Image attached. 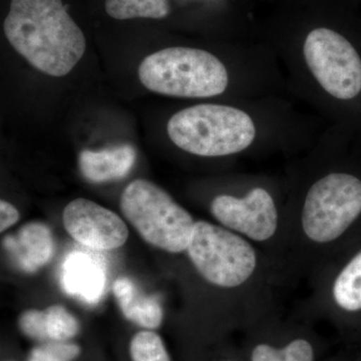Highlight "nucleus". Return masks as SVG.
Wrapping results in <instances>:
<instances>
[{"mask_svg":"<svg viewBox=\"0 0 361 361\" xmlns=\"http://www.w3.org/2000/svg\"><path fill=\"white\" fill-rule=\"evenodd\" d=\"M137 153L130 145L92 151L85 149L78 157V166L85 179L94 183L123 179L134 167Z\"/></svg>","mask_w":361,"mask_h":361,"instance_id":"obj_11","label":"nucleus"},{"mask_svg":"<svg viewBox=\"0 0 361 361\" xmlns=\"http://www.w3.org/2000/svg\"><path fill=\"white\" fill-rule=\"evenodd\" d=\"M211 212L225 227L255 241L270 239L277 230L276 206L263 188H255L243 198L220 195L212 201Z\"/></svg>","mask_w":361,"mask_h":361,"instance_id":"obj_8","label":"nucleus"},{"mask_svg":"<svg viewBox=\"0 0 361 361\" xmlns=\"http://www.w3.org/2000/svg\"><path fill=\"white\" fill-rule=\"evenodd\" d=\"M44 318V310H27L20 315L18 325L26 336L37 341H47Z\"/></svg>","mask_w":361,"mask_h":361,"instance_id":"obj_19","label":"nucleus"},{"mask_svg":"<svg viewBox=\"0 0 361 361\" xmlns=\"http://www.w3.org/2000/svg\"><path fill=\"white\" fill-rule=\"evenodd\" d=\"M147 89L164 96L211 97L223 94L229 78L222 61L192 47H168L149 54L139 66Z\"/></svg>","mask_w":361,"mask_h":361,"instance_id":"obj_3","label":"nucleus"},{"mask_svg":"<svg viewBox=\"0 0 361 361\" xmlns=\"http://www.w3.org/2000/svg\"><path fill=\"white\" fill-rule=\"evenodd\" d=\"M334 298L342 310H361V252L337 276L334 285Z\"/></svg>","mask_w":361,"mask_h":361,"instance_id":"obj_14","label":"nucleus"},{"mask_svg":"<svg viewBox=\"0 0 361 361\" xmlns=\"http://www.w3.org/2000/svg\"><path fill=\"white\" fill-rule=\"evenodd\" d=\"M7 250L26 272H35L51 260L54 240L49 226L32 222L20 228L16 237H7L4 242Z\"/></svg>","mask_w":361,"mask_h":361,"instance_id":"obj_10","label":"nucleus"},{"mask_svg":"<svg viewBox=\"0 0 361 361\" xmlns=\"http://www.w3.org/2000/svg\"><path fill=\"white\" fill-rule=\"evenodd\" d=\"M106 11L115 20H161L170 11L168 0H106Z\"/></svg>","mask_w":361,"mask_h":361,"instance_id":"obj_15","label":"nucleus"},{"mask_svg":"<svg viewBox=\"0 0 361 361\" xmlns=\"http://www.w3.org/2000/svg\"><path fill=\"white\" fill-rule=\"evenodd\" d=\"M20 220L18 209L8 202H0V231L4 232Z\"/></svg>","mask_w":361,"mask_h":361,"instance_id":"obj_21","label":"nucleus"},{"mask_svg":"<svg viewBox=\"0 0 361 361\" xmlns=\"http://www.w3.org/2000/svg\"><path fill=\"white\" fill-rule=\"evenodd\" d=\"M66 232L78 243L94 250L120 248L129 238V229L113 211L78 198L66 205L63 213Z\"/></svg>","mask_w":361,"mask_h":361,"instance_id":"obj_9","label":"nucleus"},{"mask_svg":"<svg viewBox=\"0 0 361 361\" xmlns=\"http://www.w3.org/2000/svg\"><path fill=\"white\" fill-rule=\"evenodd\" d=\"M80 353L77 344L52 341L33 348L27 361H73Z\"/></svg>","mask_w":361,"mask_h":361,"instance_id":"obj_18","label":"nucleus"},{"mask_svg":"<svg viewBox=\"0 0 361 361\" xmlns=\"http://www.w3.org/2000/svg\"><path fill=\"white\" fill-rule=\"evenodd\" d=\"M9 44L35 68L61 78L85 51V37L61 0H11L4 20Z\"/></svg>","mask_w":361,"mask_h":361,"instance_id":"obj_1","label":"nucleus"},{"mask_svg":"<svg viewBox=\"0 0 361 361\" xmlns=\"http://www.w3.org/2000/svg\"><path fill=\"white\" fill-rule=\"evenodd\" d=\"M171 141L188 153L202 157L233 155L248 148L256 129L245 111L223 104H198L170 118Z\"/></svg>","mask_w":361,"mask_h":361,"instance_id":"obj_2","label":"nucleus"},{"mask_svg":"<svg viewBox=\"0 0 361 361\" xmlns=\"http://www.w3.org/2000/svg\"><path fill=\"white\" fill-rule=\"evenodd\" d=\"M251 361H283L280 350H277L268 344H259L253 349Z\"/></svg>","mask_w":361,"mask_h":361,"instance_id":"obj_22","label":"nucleus"},{"mask_svg":"<svg viewBox=\"0 0 361 361\" xmlns=\"http://www.w3.org/2000/svg\"><path fill=\"white\" fill-rule=\"evenodd\" d=\"M44 314L47 339L56 342H65L78 334L80 324L77 318L68 312L63 306H49L44 310Z\"/></svg>","mask_w":361,"mask_h":361,"instance_id":"obj_16","label":"nucleus"},{"mask_svg":"<svg viewBox=\"0 0 361 361\" xmlns=\"http://www.w3.org/2000/svg\"><path fill=\"white\" fill-rule=\"evenodd\" d=\"M187 252L207 281L224 288L245 283L257 263L255 251L245 239L206 221L195 224Z\"/></svg>","mask_w":361,"mask_h":361,"instance_id":"obj_5","label":"nucleus"},{"mask_svg":"<svg viewBox=\"0 0 361 361\" xmlns=\"http://www.w3.org/2000/svg\"><path fill=\"white\" fill-rule=\"evenodd\" d=\"M113 290L127 319L145 329H154L160 326L164 312L156 297L145 294L127 277L116 279Z\"/></svg>","mask_w":361,"mask_h":361,"instance_id":"obj_12","label":"nucleus"},{"mask_svg":"<svg viewBox=\"0 0 361 361\" xmlns=\"http://www.w3.org/2000/svg\"><path fill=\"white\" fill-rule=\"evenodd\" d=\"M280 355L283 361H313L314 353L312 346L305 339H295L280 349Z\"/></svg>","mask_w":361,"mask_h":361,"instance_id":"obj_20","label":"nucleus"},{"mask_svg":"<svg viewBox=\"0 0 361 361\" xmlns=\"http://www.w3.org/2000/svg\"><path fill=\"white\" fill-rule=\"evenodd\" d=\"M63 283L68 293L94 303L103 293L106 278L103 268L96 261L84 254L75 253L66 260Z\"/></svg>","mask_w":361,"mask_h":361,"instance_id":"obj_13","label":"nucleus"},{"mask_svg":"<svg viewBox=\"0 0 361 361\" xmlns=\"http://www.w3.org/2000/svg\"><path fill=\"white\" fill-rule=\"evenodd\" d=\"M130 353L133 361H171L160 336L148 330L133 337Z\"/></svg>","mask_w":361,"mask_h":361,"instance_id":"obj_17","label":"nucleus"},{"mask_svg":"<svg viewBox=\"0 0 361 361\" xmlns=\"http://www.w3.org/2000/svg\"><path fill=\"white\" fill-rule=\"evenodd\" d=\"M121 210L145 241L170 253L187 251L196 223L154 183L133 180L123 190Z\"/></svg>","mask_w":361,"mask_h":361,"instance_id":"obj_4","label":"nucleus"},{"mask_svg":"<svg viewBox=\"0 0 361 361\" xmlns=\"http://www.w3.org/2000/svg\"><path fill=\"white\" fill-rule=\"evenodd\" d=\"M361 213V180L334 173L318 180L308 191L302 227L316 243H329L341 236Z\"/></svg>","mask_w":361,"mask_h":361,"instance_id":"obj_6","label":"nucleus"},{"mask_svg":"<svg viewBox=\"0 0 361 361\" xmlns=\"http://www.w3.org/2000/svg\"><path fill=\"white\" fill-rule=\"evenodd\" d=\"M304 58L316 80L336 99L361 92V59L345 37L329 28H316L306 37Z\"/></svg>","mask_w":361,"mask_h":361,"instance_id":"obj_7","label":"nucleus"}]
</instances>
